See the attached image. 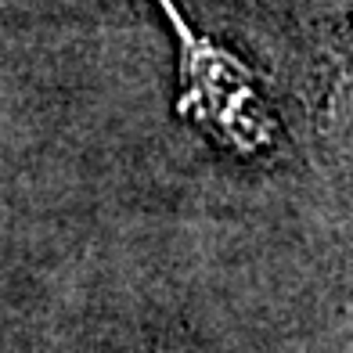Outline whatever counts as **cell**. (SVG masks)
Instances as JSON below:
<instances>
[{
  "label": "cell",
  "mask_w": 353,
  "mask_h": 353,
  "mask_svg": "<svg viewBox=\"0 0 353 353\" xmlns=\"http://www.w3.org/2000/svg\"><path fill=\"white\" fill-rule=\"evenodd\" d=\"M181 40V98L176 112L188 116L199 130L210 134L220 148L242 159H256L274 148L278 123L270 112L260 76L245 61H238L228 47L199 37L184 22L173 0H159Z\"/></svg>",
  "instance_id": "1"
}]
</instances>
